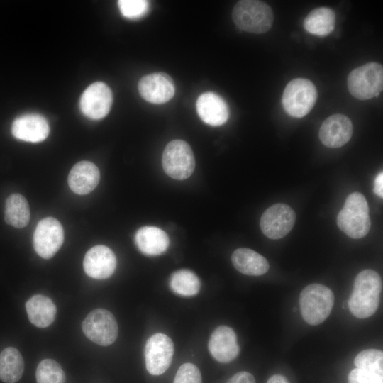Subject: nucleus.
<instances>
[{
  "instance_id": "nucleus-18",
  "label": "nucleus",
  "mask_w": 383,
  "mask_h": 383,
  "mask_svg": "<svg viewBox=\"0 0 383 383\" xmlns=\"http://www.w3.org/2000/svg\"><path fill=\"white\" fill-rule=\"evenodd\" d=\"M196 111L200 118L206 124L219 126L224 124L229 117V109L223 97L214 92H205L196 101Z\"/></svg>"
},
{
  "instance_id": "nucleus-27",
  "label": "nucleus",
  "mask_w": 383,
  "mask_h": 383,
  "mask_svg": "<svg viewBox=\"0 0 383 383\" xmlns=\"http://www.w3.org/2000/svg\"><path fill=\"white\" fill-rule=\"evenodd\" d=\"M37 383H65V374L60 365L54 360L45 359L38 365Z\"/></svg>"
},
{
  "instance_id": "nucleus-34",
  "label": "nucleus",
  "mask_w": 383,
  "mask_h": 383,
  "mask_svg": "<svg viewBox=\"0 0 383 383\" xmlns=\"http://www.w3.org/2000/svg\"><path fill=\"white\" fill-rule=\"evenodd\" d=\"M267 383H290L284 376L282 374H274L267 380Z\"/></svg>"
},
{
  "instance_id": "nucleus-29",
  "label": "nucleus",
  "mask_w": 383,
  "mask_h": 383,
  "mask_svg": "<svg viewBox=\"0 0 383 383\" xmlns=\"http://www.w3.org/2000/svg\"><path fill=\"white\" fill-rule=\"evenodd\" d=\"M118 6L121 14L129 19L143 17L149 9V3L145 0H119Z\"/></svg>"
},
{
  "instance_id": "nucleus-6",
  "label": "nucleus",
  "mask_w": 383,
  "mask_h": 383,
  "mask_svg": "<svg viewBox=\"0 0 383 383\" xmlns=\"http://www.w3.org/2000/svg\"><path fill=\"white\" fill-rule=\"evenodd\" d=\"M317 96V89L311 81L305 78H296L286 86L282 103L289 115L294 118H302L313 109Z\"/></svg>"
},
{
  "instance_id": "nucleus-35",
  "label": "nucleus",
  "mask_w": 383,
  "mask_h": 383,
  "mask_svg": "<svg viewBox=\"0 0 383 383\" xmlns=\"http://www.w3.org/2000/svg\"><path fill=\"white\" fill-rule=\"evenodd\" d=\"M293 310H294V311H296V308H294V309H293Z\"/></svg>"
},
{
  "instance_id": "nucleus-31",
  "label": "nucleus",
  "mask_w": 383,
  "mask_h": 383,
  "mask_svg": "<svg viewBox=\"0 0 383 383\" xmlns=\"http://www.w3.org/2000/svg\"><path fill=\"white\" fill-rule=\"evenodd\" d=\"M348 383H383V376L376 373L355 368L348 376Z\"/></svg>"
},
{
  "instance_id": "nucleus-22",
  "label": "nucleus",
  "mask_w": 383,
  "mask_h": 383,
  "mask_svg": "<svg viewBox=\"0 0 383 383\" xmlns=\"http://www.w3.org/2000/svg\"><path fill=\"white\" fill-rule=\"evenodd\" d=\"M26 309L32 324L46 328L55 320L57 309L52 301L46 296L36 294L26 303Z\"/></svg>"
},
{
  "instance_id": "nucleus-15",
  "label": "nucleus",
  "mask_w": 383,
  "mask_h": 383,
  "mask_svg": "<svg viewBox=\"0 0 383 383\" xmlns=\"http://www.w3.org/2000/svg\"><path fill=\"white\" fill-rule=\"evenodd\" d=\"M208 348L212 357L222 363L233 361L240 353L236 334L227 326H220L213 331Z\"/></svg>"
},
{
  "instance_id": "nucleus-33",
  "label": "nucleus",
  "mask_w": 383,
  "mask_h": 383,
  "mask_svg": "<svg viewBox=\"0 0 383 383\" xmlns=\"http://www.w3.org/2000/svg\"><path fill=\"white\" fill-rule=\"evenodd\" d=\"M374 192L379 197H383V173L379 172L374 182Z\"/></svg>"
},
{
  "instance_id": "nucleus-30",
  "label": "nucleus",
  "mask_w": 383,
  "mask_h": 383,
  "mask_svg": "<svg viewBox=\"0 0 383 383\" xmlns=\"http://www.w3.org/2000/svg\"><path fill=\"white\" fill-rule=\"evenodd\" d=\"M173 383H202L199 368L192 363H184L178 369Z\"/></svg>"
},
{
  "instance_id": "nucleus-11",
  "label": "nucleus",
  "mask_w": 383,
  "mask_h": 383,
  "mask_svg": "<svg viewBox=\"0 0 383 383\" xmlns=\"http://www.w3.org/2000/svg\"><path fill=\"white\" fill-rule=\"evenodd\" d=\"M296 214L288 205L277 203L267 209L260 218V228L267 238L277 240L287 235L294 227Z\"/></svg>"
},
{
  "instance_id": "nucleus-28",
  "label": "nucleus",
  "mask_w": 383,
  "mask_h": 383,
  "mask_svg": "<svg viewBox=\"0 0 383 383\" xmlns=\"http://www.w3.org/2000/svg\"><path fill=\"white\" fill-rule=\"evenodd\" d=\"M356 368L383 376V353L377 349H367L359 353L354 360Z\"/></svg>"
},
{
  "instance_id": "nucleus-7",
  "label": "nucleus",
  "mask_w": 383,
  "mask_h": 383,
  "mask_svg": "<svg viewBox=\"0 0 383 383\" xmlns=\"http://www.w3.org/2000/svg\"><path fill=\"white\" fill-rule=\"evenodd\" d=\"M165 172L171 178L183 180L195 168V158L190 145L182 140H173L165 148L162 157Z\"/></svg>"
},
{
  "instance_id": "nucleus-16",
  "label": "nucleus",
  "mask_w": 383,
  "mask_h": 383,
  "mask_svg": "<svg viewBox=\"0 0 383 383\" xmlns=\"http://www.w3.org/2000/svg\"><path fill=\"white\" fill-rule=\"evenodd\" d=\"M353 132V123L348 116L334 114L323 122L318 136L324 145L336 148L346 144L351 138Z\"/></svg>"
},
{
  "instance_id": "nucleus-10",
  "label": "nucleus",
  "mask_w": 383,
  "mask_h": 383,
  "mask_svg": "<svg viewBox=\"0 0 383 383\" xmlns=\"http://www.w3.org/2000/svg\"><path fill=\"white\" fill-rule=\"evenodd\" d=\"M63 240L64 231L56 218L47 217L38 222L33 234V247L39 256L51 258L59 250Z\"/></svg>"
},
{
  "instance_id": "nucleus-17",
  "label": "nucleus",
  "mask_w": 383,
  "mask_h": 383,
  "mask_svg": "<svg viewBox=\"0 0 383 383\" xmlns=\"http://www.w3.org/2000/svg\"><path fill=\"white\" fill-rule=\"evenodd\" d=\"M49 132L47 120L37 113L21 115L14 119L11 126L13 135L26 142L43 141L48 136Z\"/></svg>"
},
{
  "instance_id": "nucleus-23",
  "label": "nucleus",
  "mask_w": 383,
  "mask_h": 383,
  "mask_svg": "<svg viewBox=\"0 0 383 383\" xmlns=\"http://www.w3.org/2000/svg\"><path fill=\"white\" fill-rule=\"evenodd\" d=\"M335 25V13L328 7L312 10L304 21V29L313 35L326 36L331 33Z\"/></svg>"
},
{
  "instance_id": "nucleus-21",
  "label": "nucleus",
  "mask_w": 383,
  "mask_h": 383,
  "mask_svg": "<svg viewBox=\"0 0 383 383\" xmlns=\"http://www.w3.org/2000/svg\"><path fill=\"white\" fill-rule=\"evenodd\" d=\"M231 261L238 272L249 276L262 275L270 267L265 257L245 248L236 249L232 254Z\"/></svg>"
},
{
  "instance_id": "nucleus-24",
  "label": "nucleus",
  "mask_w": 383,
  "mask_h": 383,
  "mask_svg": "<svg viewBox=\"0 0 383 383\" xmlns=\"http://www.w3.org/2000/svg\"><path fill=\"white\" fill-rule=\"evenodd\" d=\"M24 361L20 352L13 347H8L0 353V380L15 383L22 377Z\"/></svg>"
},
{
  "instance_id": "nucleus-25",
  "label": "nucleus",
  "mask_w": 383,
  "mask_h": 383,
  "mask_svg": "<svg viewBox=\"0 0 383 383\" xmlns=\"http://www.w3.org/2000/svg\"><path fill=\"white\" fill-rule=\"evenodd\" d=\"M5 221L16 228L26 226L30 221V208L26 198L20 194H12L5 204Z\"/></svg>"
},
{
  "instance_id": "nucleus-1",
  "label": "nucleus",
  "mask_w": 383,
  "mask_h": 383,
  "mask_svg": "<svg viewBox=\"0 0 383 383\" xmlns=\"http://www.w3.org/2000/svg\"><path fill=\"white\" fill-rule=\"evenodd\" d=\"M382 288L379 274L372 270L361 271L355 277L348 304L351 313L358 318L372 316L380 302Z\"/></svg>"
},
{
  "instance_id": "nucleus-26",
  "label": "nucleus",
  "mask_w": 383,
  "mask_h": 383,
  "mask_svg": "<svg viewBox=\"0 0 383 383\" xmlns=\"http://www.w3.org/2000/svg\"><path fill=\"white\" fill-rule=\"evenodd\" d=\"M170 287L178 295L192 296L198 294L201 283L196 274L191 270L183 269L171 275Z\"/></svg>"
},
{
  "instance_id": "nucleus-8",
  "label": "nucleus",
  "mask_w": 383,
  "mask_h": 383,
  "mask_svg": "<svg viewBox=\"0 0 383 383\" xmlns=\"http://www.w3.org/2000/svg\"><path fill=\"white\" fill-rule=\"evenodd\" d=\"M82 327L84 335L99 345H111L118 337L116 320L110 311L104 309L91 311L83 321Z\"/></svg>"
},
{
  "instance_id": "nucleus-5",
  "label": "nucleus",
  "mask_w": 383,
  "mask_h": 383,
  "mask_svg": "<svg viewBox=\"0 0 383 383\" xmlns=\"http://www.w3.org/2000/svg\"><path fill=\"white\" fill-rule=\"evenodd\" d=\"M347 84L352 96L360 100L378 96L383 88V67L371 62L350 72Z\"/></svg>"
},
{
  "instance_id": "nucleus-20",
  "label": "nucleus",
  "mask_w": 383,
  "mask_h": 383,
  "mask_svg": "<svg viewBox=\"0 0 383 383\" xmlns=\"http://www.w3.org/2000/svg\"><path fill=\"white\" fill-rule=\"evenodd\" d=\"M135 242L138 250L148 256H156L165 252L170 245L169 237L164 231L149 226L138 230Z\"/></svg>"
},
{
  "instance_id": "nucleus-32",
  "label": "nucleus",
  "mask_w": 383,
  "mask_h": 383,
  "mask_svg": "<svg viewBox=\"0 0 383 383\" xmlns=\"http://www.w3.org/2000/svg\"><path fill=\"white\" fill-rule=\"evenodd\" d=\"M226 383H256L253 375L248 372H239L235 374Z\"/></svg>"
},
{
  "instance_id": "nucleus-9",
  "label": "nucleus",
  "mask_w": 383,
  "mask_h": 383,
  "mask_svg": "<svg viewBox=\"0 0 383 383\" xmlns=\"http://www.w3.org/2000/svg\"><path fill=\"white\" fill-rule=\"evenodd\" d=\"M144 354L148 372L152 375H160L171 365L174 355L173 342L165 334L155 333L146 342Z\"/></svg>"
},
{
  "instance_id": "nucleus-3",
  "label": "nucleus",
  "mask_w": 383,
  "mask_h": 383,
  "mask_svg": "<svg viewBox=\"0 0 383 383\" xmlns=\"http://www.w3.org/2000/svg\"><path fill=\"white\" fill-rule=\"evenodd\" d=\"M232 18L240 29L260 34L271 28L274 15L271 7L264 1L241 0L234 6Z\"/></svg>"
},
{
  "instance_id": "nucleus-4",
  "label": "nucleus",
  "mask_w": 383,
  "mask_h": 383,
  "mask_svg": "<svg viewBox=\"0 0 383 383\" xmlns=\"http://www.w3.org/2000/svg\"><path fill=\"white\" fill-rule=\"evenodd\" d=\"M334 305V294L331 289L321 284H311L303 289L299 306L303 319L309 325L323 323Z\"/></svg>"
},
{
  "instance_id": "nucleus-2",
  "label": "nucleus",
  "mask_w": 383,
  "mask_h": 383,
  "mask_svg": "<svg viewBox=\"0 0 383 383\" xmlns=\"http://www.w3.org/2000/svg\"><path fill=\"white\" fill-rule=\"evenodd\" d=\"M338 228L354 239L365 237L370 229L369 206L365 197L359 192L350 194L337 216Z\"/></svg>"
},
{
  "instance_id": "nucleus-14",
  "label": "nucleus",
  "mask_w": 383,
  "mask_h": 383,
  "mask_svg": "<svg viewBox=\"0 0 383 383\" xmlns=\"http://www.w3.org/2000/svg\"><path fill=\"white\" fill-rule=\"evenodd\" d=\"M116 267L113 252L102 245L89 250L84 258L83 267L86 274L96 279H107L112 275Z\"/></svg>"
},
{
  "instance_id": "nucleus-12",
  "label": "nucleus",
  "mask_w": 383,
  "mask_h": 383,
  "mask_svg": "<svg viewBox=\"0 0 383 383\" xmlns=\"http://www.w3.org/2000/svg\"><path fill=\"white\" fill-rule=\"evenodd\" d=\"M113 102L112 91L104 82H96L90 84L82 93L79 107L87 117L98 120L109 112Z\"/></svg>"
},
{
  "instance_id": "nucleus-13",
  "label": "nucleus",
  "mask_w": 383,
  "mask_h": 383,
  "mask_svg": "<svg viewBox=\"0 0 383 383\" xmlns=\"http://www.w3.org/2000/svg\"><path fill=\"white\" fill-rule=\"evenodd\" d=\"M138 91L145 101L160 104L170 101L174 96L175 85L168 74L154 72L140 79Z\"/></svg>"
},
{
  "instance_id": "nucleus-19",
  "label": "nucleus",
  "mask_w": 383,
  "mask_h": 383,
  "mask_svg": "<svg viewBox=\"0 0 383 383\" xmlns=\"http://www.w3.org/2000/svg\"><path fill=\"white\" fill-rule=\"evenodd\" d=\"M100 179L98 167L89 161H81L71 169L68 184L75 194L84 195L90 193L97 186Z\"/></svg>"
}]
</instances>
